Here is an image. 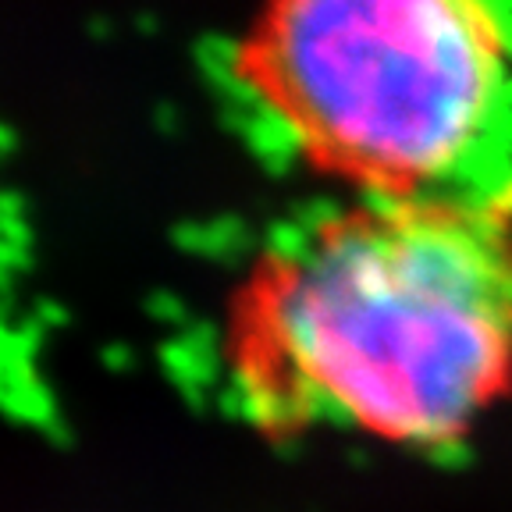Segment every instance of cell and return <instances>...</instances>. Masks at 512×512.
Masks as SVG:
<instances>
[{"label": "cell", "instance_id": "1", "mask_svg": "<svg viewBox=\"0 0 512 512\" xmlns=\"http://www.w3.org/2000/svg\"><path fill=\"white\" fill-rule=\"evenodd\" d=\"M512 388V203L356 200L281 239L242 320L260 424L459 441Z\"/></svg>", "mask_w": 512, "mask_h": 512}, {"label": "cell", "instance_id": "2", "mask_svg": "<svg viewBox=\"0 0 512 512\" xmlns=\"http://www.w3.org/2000/svg\"><path fill=\"white\" fill-rule=\"evenodd\" d=\"M235 79L356 200L512 203V0H264Z\"/></svg>", "mask_w": 512, "mask_h": 512}]
</instances>
